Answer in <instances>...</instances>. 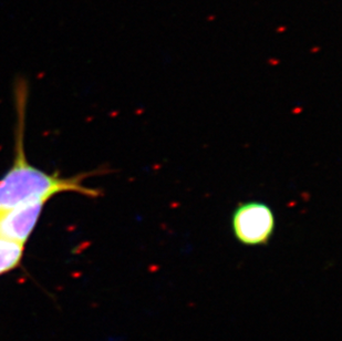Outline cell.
<instances>
[{"instance_id":"1","label":"cell","mask_w":342,"mask_h":341,"mask_svg":"<svg viewBox=\"0 0 342 341\" xmlns=\"http://www.w3.org/2000/svg\"><path fill=\"white\" fill-rule=\"evenodd\" d=\"M17 100L19 111L17 140H16V158L12 167L0 180V212L10 210L23 203L36 200H49L54 194L62 192H74L97 197L101 192L84 186L82 184L87 174L75 177H61L58 174H47L34 167L26 158L23 150V111H24V84L18 88Z\"/></svg>"},{"instance_id":"3","label":"cell","mask_w":342,"mask_h":341,"mask_svg":"<svg viewBox=\"0 0 342 341\" xmlns=\"http://www.w3.org/2000/svg\"><path fill=\"white\" fill-rule=\"evenodd\" d=\"M36 200L0 212V236L23 245L36 226L44 203Z\"/></svg>"},{"instance_id":"4","label":"cell","mask_w":342,"mask_h":341,"mask_svg":"<svg viewBox=\"0 0 342 341\" xmlns=\"http://www.w3.org/2000/svg\"><path fill=\"white\" fill-rule=\"evenodd\" d=\"M23 254V245L0 236V275L17 267Z\"/></svg>"},{"instance_id":"2","label":"cell","mask_w":342,"mask_h":341,"mask_svg":"<svg viewBox=\"0 0 342 341\" xmlns=\"http://www.w3.org/2000/svg\"><path fill=\"white\" fill-rule=\"evenodd\" d=\"M276 219L271 208L260 202L240 204L231 218L234 235L246 246H262L274 234Z\"/></svg>"}]
</instances>
